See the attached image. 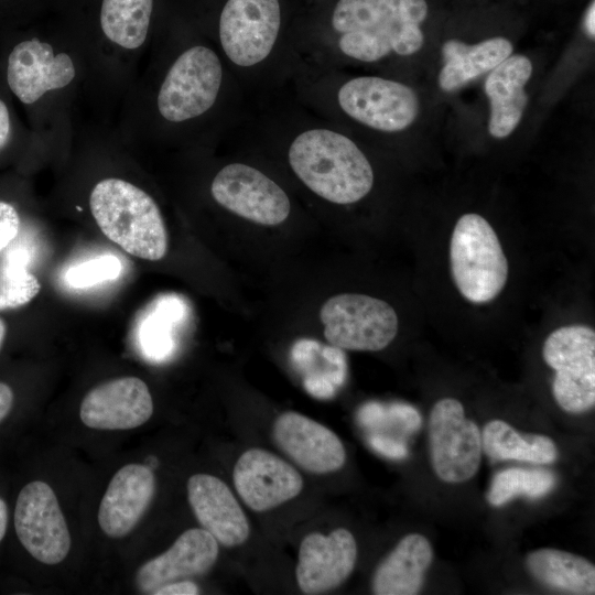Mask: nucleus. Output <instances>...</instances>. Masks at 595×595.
<instances>
[{
    "mask_svg": "<svg viewBox=\"0 0 595 595\" xmlns=\"http://www.w3.org/2000/svg\"><path fill=\"white\" fill-rule=\"evenodd\" d=\"M10 136V116L6 104L0 99V150L4 148Z\"/></svg>",
    "mask_w": 595,
    "mask_h": 595,
    "instance_id": "obj_37",
    "label": "nucleus"
},
{
    "mask_svg": "<svg viewBox=\"0 0 595 595\" xmlns=\"http://www.w3.org/2000/svg\"><path fill=\"white\" fill-rule=\"evenodd\" d=\"M121 270V261L116 256L105 255L72 267L65 279L71 286L84 289L115 280Z\"/></svg>",
    "mask_w": 595,
    "mask_h": 595,
    "instance_id": "obj_32",
    "label": "nucleus"
},
{
    "mask_svg": "<svg viewBox=\"0 0 595 595\" xmlns=\"http://www.w3.org/2000/svg\"><path fill=\"white\" fill-rule=\"evenodd\" d=\"M281 25L279 0H227L219 18V39L227 57L253 66L272 51Z\"/></svg>",
    "mask_w": 595,
    "mask_h": 595,
    "instance_id": "obj_11",
    "label": "nucleus"
},
{
    "mask_svg": "<svg viewBox=\"0 0 595 595\" xmlns=\"http://www.w3.org/2000/svg\"><path fill=\"white\" fill-rule=\"evenodd\" d=\"M555 485L553 473L544 469L507 468L498 472L490 484L487 500L499 507L517 496L540 498Z\"/></svg>",
    "mask_w": 595,
    "mask_h": 595,
    "instance_id": "obj_29",
    "label": "nucleus"
},
{
    "mask_svg": "<svg viewBox=\"0 0 595 595\" xmlns=\"http://www.w3.org/2000/svg\"><path fill=\"white\" fill-rule=\"evenodd\" d=\"M223 79L216 53L202 45L190 47L170 67L158 95V109L171 122L196 118L215 104Z\"/></svg>",
    "mask_w": 595,
    "mask_h": 595,
    "instance_id": "obj_7",
    "label": "nucleus"
},
{
    "mask_svg": "<svg viewBox=\"0 0 595 595\" xmlns=\"http://www.w3.org/2000/svg\"><path fill=\"white\" fill-rule=\"evenodd\" d=\"M359 423L368 430L391 429L401 434L416 432L422 424L419 411L403 402L383 404L371 401L360 407L357 414Z\"/></svg>",
    "mask_w": 595,
    "mask_h": 595,
    "instance_id": "obj_31",
    "label": "nucleus"
},
{
    "mask_svg": "<svg viewBox=\"0 0 595 595\" xmlns=\"http://www.w3.org/2000/svg\"><path fill=\"white\" fill-rule=\"evenodd\" d=\"M426 15L425 0H338L332 26L340 33L338 47L345 55L370 63L391 52L416 53Z\"/></svg>",
    "mask_w": 595,
    "mask_h": 595,
    "instance_id": "obj_1",
    "label": "nucleus"
},
{
    "mask_svg": "<svg viewBox=\"0 0 595 595\" xmlns=\"http://www.w3.org/2000/svg\"><path fill=\"white\" fill-rule=\"evenodd\" d=\"M345 113L356 121L385 132L411 126L419 113V99L409 86L376 76L356 77L338 90Z\"/></svg>",
    "mask_w": 595,
    "mask_h": 595,
    "instance_id": "obj_9",
    "label": "nucleus"
},
{
    "mask_svg": "<svg viewBox=\"0 0 595 595\" xmlns=\"http://www.w3.org/2000/svg\"><path fill=\"white\" fill-rule=\"evenodd\" d=\"M368 443L376 452L388 458L402 459L408 456V447L399 437L372 433L368 436Z\"/></svg>",
    "mask_w": 595,
    "mask_h": 595,
    "instance_id": "obj_34",
    "label": "nucleus"
},
{
    "mask_svg": "<svg viewBox=\"0 0 595 595\" xmlns=\"http://www.w3.org/2000/svg\"><path fill=\"white\" fill-rule=\"evenodd\" d=\"M91 214L105 236L126 252L156 261L167 250V234L154 199L121 178L98 182L89 198Z\"/></svg>",
    "mask_w": 595,
    "mask_h": 595,
    "instance_id": "obj_3",
    "label": "nucleus"
},
{
    "mask_svg": "<svg viewBox=\"0 0 595 595\" xmlns=\"http://www.w3.org/2000/svg\"><path fill=\"white\" fill-rule=\"evenodd\" d=\"M6 334H7L6 323H4V321L2 318H0V349H1L2 344L4 342Z\"/></svg>",
    "mask_w": 595,
    "mask_h": 595,
    "instance_id": "obj_40",
    "label": "nucleus"
},
{
    "mask_svg": "<svg viewBox=\"0 0 595 595\" xmlns=\"http://www.w3.org/2000/svg\"><path fill=\"white\" fill-rule=\"evenodd\" d=\"M155 491V478L147 465L128 464L110 480L98 511L100 529L110 538H122L137 526Z\"/></svg>",
    "mask_w": 595,
    "mask_h": 595,
    "instance_id": "obj_20",
    "label": "nucleus"
},
{
    "mask_svg": "<svg viewBox=\"0 0 595 595\" xmlns=\"http://www.w3.org/2000/svg\"><path fill=\"white\" fill-rule=\"evenodd\" d=\"M14 528L24 549L44 564L62 562L71 549V534L55 493L44 482L25 485L17 499Z\"/></svg>",
    "mask_w": 595,
    "mask_h": 595,
    "instance_id": "obj_10",
    "label": "nucleus"
},
{
    "mask_svg": "<svg viewBox=\"0 0 595 595\" xmlns=\"http://www.w3.org/2000/svg\"><path fill=\"white\" fill-rule=\"evenodd\" d=\"M153 0H102L100 26L111 42L134 50L147 37Z\"/></svg>",
    "mask_w": 595,
    "mask_h": 595,
    "instance_id": "obj_28",
    "label": "nucleus"
},
{
    "mask_svg": "<svg viewBox=\"0 0 595 595\" xmlns=\"http://www.w3.org/2000/svg\"><path fill=\"white\" fill-rule=\"evenodd\" d=\"M39 279L21 251L9 252L0 264V311L23 306L40 292Z\"/></svg>",
    "mask_w": 595,
    "mask_h": 595,
    "instance_id": "obj_30",
    "label": "nucleus"
},
{
    "mask_svg": "<svg viewBox=\"0 0 595 595\" xmlns=\"http://www.w3.org/2000/svg\"><path fill=\"white\" fill-rule=\"evenodd\" d=\"M482 445L485 454L496 461L551 464L558 457L556 446L550 437L522 434L501 420H493L485 425Z\"/></svg>",
    "mask_w": 595,
    "mask_h": 595,
    "instance_id": "obj_26",
    "label": "nucleus"
},
{
    "mask_svg": "<svg viewBox=\"0 0 595 595\" xmlns=\"http://www.w3.org/2000/svg\"><path fill=\"white\" fill-rule=\"evenodd\" d=\"M277 445L301 468L313 474L340 469L346 452L339 437L325 425L293 411L280 414L272 430Z\"/></svg>",
    "mask_w": 595,
    "mask_h": 595,
    "instance_id": "obj_16",
    "label": "nucleus"
},
{
    "mask_svg": "<svg viewBox=\"0 0 595 595\" xmlns=\"http://www.w3.org/2000/svg\"><path fill=\"white\" fill-rule=\"evenodd\" d=\"M595 4H594V1L592 2L591 7L588 8L587 10V13L585 15V28H586V31L588 33V35L594 39L595 36V22H594V18H595Z\"/></svg>",
    "mask_w": 595,
    "mask_h": 595,
    "instance_id": "obj_38",
    "label": "nucleus"
},
{
    "mask_svg": "<svg viewBox=\"0 0 595 595\" xmlns=\"http://www.w3.org/2000/svg\"><path fill=\"white\" fill-rule=\"evenodd\" d=\"M153 413L148 386L137 377H122L93 388L79 409L82 422L96 430H130L145 423Z\"/></svg>",
    "mask_w": 595,
    "mask_h": 595,
    "instance_id": "obj_15",
    "label": "nucleus"
},
{
    "mask_svg": "<svg viewBox=\"0 0 595 595\" xmlns=\"http://www.w3.org/2000/svg\"><path fill=\"white\" fill-rule=\"evenodd\" d=\"M343 350L310 338L299 339L292 346V363L304 375V388L314 398L329 399L344 385L347 359Z\"/></svg>",
    "mask_w": 595,
    "mask_h": 595,
    "instance_id": "obj_24",
    "label": "nucleus"
},
{
    "mask_svg": "<svg viewBox=\"0 0 595 595\" xmlns=\"http://www.w3.org/2000/svg\"><path fill=\"white\" fill-rule=\"evenodd\" d=\"M326 340L338 348L377 351L398 333V316L387 302L365 294L329 298L320 312Z\"/></svg>",
    "mask_w": 595,
    "mask_h": 595,
    "instance_id": "obj_6",
    "label": "nucleus"
},
{
    "mask_svg": "<svg viewBox=\"0 0 595 595\" xmlns=\"http://www.w3.org/2000/svg\"><path fill=\"white\" fill-rule=\"evenodd\" d=\"M20 216L15 207L0 201V253H2L18 237Z\"/></svg>",
    "mask_w": 595,
    "mask_h": 595,
    "instance_id": "obj_33",
    "label": "nucleus"
},
{
    "mask_svg": "<svg viewBox=\"0 0 595 595\" xmlns=\"http://www.w3.org/2000/svg\"><path fill=\"white\" fill-rule=\"evenodd\" d=\"M219 553L217 540L205 529L184 531L162 554L145 562L137 572L138 588L153 594L159 587L208 572Z\"/></svg>",
    "mask_w": 595,
    "mask_h": 595,
    "instance_id": "obj_18",
    "label": "nucleus"
},
{
    "mask_svg": "<svg viewBox=\"0 0 595 595\" xmlns=\"http://www.w3.org/2000/svg\"><path fill=\"white\" fill-rule=\"evenodd\" d=\"M199 593L198 586L188 581L182 580L165 584L154 591V595H196Z\"/></svg>",
    "mask_w": 595,
    "mask_h": 595,
    "instance_id": "obj_35",
    "label": "nucleus"
},
{
    "mask_svg": "<svg viewBox=\"0 0 595 595\" xmlns=\"http://www.w3.org/2000/svg\"><path fill=\"white\" fill-rule=\"evenodd\" d=\"M74 77L71 56L55 55L48 43L37 39L20 42L8 58V85L23 104H33L46 91L67 86Z\"/></svg>",
    "mask_w": 595,
    "mask_h": 595,
    "instance_id": "obj_17",
    "label": "nucleus"
},
{
    "mask_svg": "<svg viewBox=\"0 0 595 595\" xmlns=\"http://www.w3.org/2000/svg\"><path fill=\"white\" fill-rule=\"evenodd\" d=\"M432 560V547L425 537L418 533L403 537L376 569L374 594H418Z\"/></svg>",
    "mask_w": 595,
    "mask_h": 595,
    "instance_id": "obj_22",
    "label": "nucleus"
},
{
    "mask_svg": "<svg viewBox=\"0 0 595 595\" xmlns=\"http://www.w3.org/2000/svg\"><path fill=\"white\" fill-rule=\"evenodd\" d=\"M13 391L11 388L0 381V422L8 415L13 405Z\"/></svg>",
    "mask_w": 595,
    "mask_h": 595,
    "instance_id": "obj_36",
    "label": "nucleus"
},
{
    "mask_svg": "<svg viewBox=\"0 0 595 595\" xmlns=\"http://www.w3.org/2000/svg\"><path fill=\"white\" fill-rule=\"evenodd\" d=\"M543 359L555 371L552 392L566 412L582 413L595 404V332L585 325L562 326L543 344Z\"/></svg>",
    "mask_w": 595,
    "mask_h": 595,
    "instance_id": "obj_5",
    "label": "nucleus"
},
{
    "mask_svg": "<svg viewBox=\"0 0 595 595\" xmlns=\"http://www.w3.org/2000/svg\"><path fill=\"white\" fill-rule=\"evenodd\" d=\"M186 315L180 296L164 295L148 309L141 318L137 338L143 355L155 361L167 358L174 349V332Z\"/></svg>",
    "mask_w": 595,
    "mask_h": 595,
    "instance_id": "obj_27",
    "label": "nucleus"
},
{
    "mask_svg": "<svg viewBox=\"0 0 595 595\" xmlns=\"http://www.w3.org/2000/svg\"><path fill=\"white\" fill-rule=\"evenodd\" d=\"M530 574L545 586L576 595L595 593V566L586 559L555 549H540L527 556Z\"/></svg>",
    "mask_w": 595,
    "mask_h": 595,
    "instance_id": "obj_25",
    "label": "nucleus"
},
{
    "mask_svg": "<svg viewBox=\"0 0 595 595\" xmlns=\"http://www.w3.org/2000/svg\"><path fill=\"white\" fill-rule=\"evenodd\" d=\"M232 478L242 501L258 512L293 499L303 488V479L294 467L262 448L244 452Z\"/></svg>",
    "mask_w": 595,
    "mask_h": 595,
    "instance_id": "obj_13",
    "label": "nucleus"
},
{
    "mask_svg": "<svg viewBox=\"0 0 595 595\" xmlns=\"http://www.w3.org/2000/svg\"><path fill=\"white\" fill-rule=\"evenodd\" d=\"M210 192L219 205L260 225H279L290 214L285 192L262 172L242 163L224 166L214 177Z\"/></svg>",
    "mask_w": 595,
    "mask_h": 595,
    "instance_id": "obj_12",
    "label": "nucleus"
},
{
    "mask_svg": "<svg viewBox=\"0 0 595 595\" xmlns=\"http://www.w3.org/2000/svg\"><path fill=\"white\" fill-rule=\"evenodd\" d=\"M531 74V61L518 54L510 55L490 71L485 91L490 101L488 130L493 137L506 138L519 125L528 104L524 86Z\"/></svg>",
    "mask_w": 595,
    "mask_h": 595,
    "instance_id": "obj_21",
    "label": "nucleus"
},
{
    "mask_svg": "<svg viewBox=\"0 0 595 595\" xmlns=\"http://www.w3.org/2000/svg\"><path fill=\"white\" fill-rule=\"evenodd\" d=\"M453 280L461 294L472 303H487L504 289L508 261L498 236L478 214L461 216L450 244Z\"/></svg>",
    "mask_w": 595,
    "mask_h": 595,
    "instance_id": "obj_4",
    "label": "nucleus"
},
{
    "mask_svg": "<svg viewBox=\"0 0 595 595\" xmlns=\"http://www.w3.org/2000/svg\"><path fill=\"white\" fill-rule=\"evenodd\" d=\"M431 463L437 477L446 483H463L478 470L482 459V432L465 416L459 401H437L429 419Z\"/></svg>",
    "mask_w": 595,
    "mask_h": 595,
    "instance_id": "obj_8",
    "label": "nucleus"
},
{
    "mask_svg": "<svg viewBox=\"0 0 595 595\" xmlns=\"http://www.w3.org/2000/svg\"><path fill=\"white\" fill-rule=\"evenodd\" d=\"M357 544L344 528L328 534L312 532L300 544L295 570L296 582L304 594H322L343 584L354 570Z\"/></svg>",
    "mask_w": 595,
    "mask_h": 595,
    "instance_id": "obj_14",
    "label": "nucleus"
},
{
    "mask_svg": "<svg viewBox=\"0 0 595 595\" xmlns=\"http://www.w3.org/2000/svg\"><path fill=\"white\" fill-rule=\"evenodd\" d=\"M190 506L203 529L224 547L242 544L250 528L229 487L218 477L195 474L187 482Z\"/></svg>",
    "mask_w": 595,
    "mask_h": 595,
    "instance_id": "obj_19",
    "label": "nucleus"
},
{
    "mask_svg": "<svg viewBox=\"0 0 595 595\" xmlns=\"http://www.w3.org/2000/svg\"><path fill=\"white\" fill-rule=\"evenodd\" d=\"M289 162L312 192L335 204L360 201L374 184L372 167L356 143L328 129L300 133L290 145Z\"/></svg>",
    "mask_w": 595,
    "mask_h": 595,
    "instance_id": "obj_2",
    "label": "nucleus"
},
{
    "mask_svg": "<svg viewBox=\"0 0 595 595\" xmlns=\"http://www.w3.org/2000/svg\"><path fill=\"white\" fill-rule=\"evenodd\" d=\"M512 45L506 37L497 36L469 45L450 40L442 46L444 66L439 85L444 91H453L472 79L490 72L509 57Z\"/></svg>",
    "mask_w": 595,
    "mask_h": 595,
    "instance_id": "obj_23",
    "label": "nucleus"
},
{
    "mask_svg": "<svg viewBox=\"0 0 595 595\" xmlns=\"http://www.w3.org/2000/svg\"><path fill=\"white\" fill-rule=\"evenodd\" d=\"M8 524V508L3 499L0 498V541L3 539Z\"/></svg>",
    "mask_w": 595,
    "mask_h": 595,
    "instance_id": "obj_39",
    "label": "nucleus"
}]
</instances>
